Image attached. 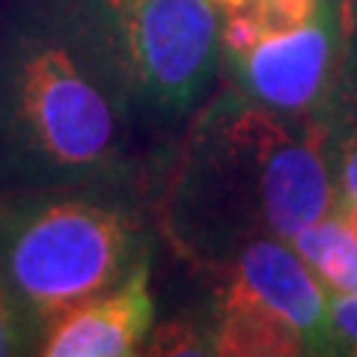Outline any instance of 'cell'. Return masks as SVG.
Returning a JSON list of instances; mask_svg holds the SVG:
<instances>
[{"mask_svg":"<svg viewBox=\"0 0 357 357\" xmlns=\"http://www.w3.org/2000/svg\"><path fill=\"white\" fill-rule=\"evenodd\" d=\"M289 244L333 292H357V236L337 211L295 232Z\"/></svg>","mask_w":357,"mask_h":357,"instance_id":"8","label":"cell"},{"mask_svg":"<svg viewBox=\"0 0 357 357\" xmlns=\"http://www.w3.org/2000/svg\"><path fill=\"white\" fill-rule=\"evenodd\" d=\"M325 116L289 119L223 89L197 119L167 194V229L197 262L227 265L262 236L289 241L340 208Z\"/></svg>","mask_w":357,"mask_h":357,"instance_id":"1","label":"cell"},{"mask_svg":"<svg viewBox=\"0 0 357 357\" xmlns=\"http://www.w3.org/2000/svg\"><path fill=\"white\" fill-rule=\"evenodd\" d=\"M328 119V149H331V167L333 182H337L340 208L357 203V110L345 107L337 114H325ZM337 208V211H340Z\"/></svg>","mask_w":357,"mask_h":357,"instance_id":"9","label":"cell"},{"mask_svg":"<svg viewBox=\"0 0 357 357\" xmlns=\"http://www.w3.org/2000/svg\"><path fill=\"white\" fill-rule=\"evenodd\" d=\"M143 256L137 218L89 188L0 199V280L33 342L63 312L122 283Z\"/></svg>","mask_w":357,"mask_h":357,"instance_id":"3","label":"cell"},{"mask_svg":"<svg viewBox=\"0 0 357 357\" xmlns=\"http://www.w3.org/2000/svg\"><path fill=\"white\" fill-rule=\"evenodd\" d=\"M128 105L75 0H33L0 33V167L24 188L116 176Z\"/></svg>","mask_w":357,"mask_h":357,"instance_id":"2","label":"cell"},{"mask_svg":"<svg viewBox=\"0 0 357 357\" xmlns=\"http://www.w3.org/2000/svg\"><path fill=\"white\" fill-rule=\"evenodd\" d=\"M33 337L30 331L24 328V321H21L18 310L13 304V298H9L3 280H0V357H9V354H30L36 351L33 349Z\"/></svg>","mask_w":357,"mask_h":357,"instance_id":"10","label":"cell"},{"mask_svg":"<svg viewBox=\"0 0 357 357\" xmlns=\"http://www.w3.org/2000/svg\"><path fill=\"white\" fill-rule=\"evenodd\" d=\"M333 351L357 354V292H340L328 304Z\"/></svg>","mask_w":357,"mask_h":357,"instance_id":"11","label":"cell"},{"mask_svg":"<svg viewBox=\"0 0 357 357\" xmlns=\"http://www.w3.org/2000/svg\"><path fill=\"white\" fill-rule=\"evenodd\" d=\"M337 215H340L345 223H349V227H351V232L357 236V203H351V206H342V208L337 211Z\"/></svg>","mask_w":357,"mask_h":357,"instance_id":"12","label":"cell"},{"mask_svg":"<svg viewBox=\"0 0 357 357\" xmlns=\"http://www.w3.org/2000/svg\"><path fill=\"white\" fill-rule=\"evenodd\" d=\"M345 18H349L351 36H357V0H345Z\"/></svg>","mask_w":357,"mask_h":357,"instance_id":"13","label":"cell"},{"mask_svg":"<svg viewBox=\"0 0 357 357\" xmlns=\"http://www.w3.org/2000/svg\"><path fill=\"white\" fill-rule=\"evenodd\" d=\"M155 325L149 292V259L131 268L114 289L63 312L39 333L36 354L45 357H128L140 354Z\"/></svg>","mask_w":357,"mask_h":357,"instance_id":"7","label":"cell"},{"mask_svg":"<svg viewBox=\"0 0 357 357\" xmlns=\"http://www.w3.org/2000/svg\"><path fill=\"white\" fill-rule=\"evenodd\" d=\"M345 0L295 30L265 33L248 51L223 57L229 86L289 119L325 116L349 60Z\"/></svg>","mask_w":357,"mask_h":357,"instance_id":"5","label":"cell"},{"mask_svg":"<svg viewBox=\"0 0 357 357\" xmlns=\"http://www.w3.org/2000/svg\"><path fill=\"white\" fill-rule=\"evenodd\" d=\"M105 45L131 105L188 114L220 66V18L211 0H75Z\"/></svg>","mask_w":357,"mask_h":357,"instance_id":"4","label":"cell"},{"mask_svg":"<svg viewBox=\"0 0 357 357\" xmlns=\"http://www.w3.org/2000/svg\"><path fill=\"white\" fill-rule=\"evenodd\" d=\"M220 298L241 301L304 340L310 354L333 351L325 283L283 238H253L223 265Z\"/></svg>","mask_w":357,"mask_h":357,"instance_id":"6","label":"cell"}]
</instances>
